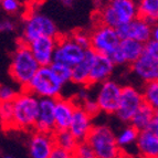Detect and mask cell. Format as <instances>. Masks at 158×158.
<instances>
[{
  "label": "cell",
  "instance_id": "cell-17",
  "mask_svg": "<svg viewBox=\"0 0 158 158\" xmlns=\"http://www.w3.org/2000/svg\"><path fill=\"white\" fill-rule=\"evenodd\" d=\"M53 134L34 132L29 142V153L31 158H49L54 147Z\"/></svg>",
  "mask_w": 158,
  "mask_h": 158
},
{
  "label": "cell",
  "instance_id": "cell-36",
  "mask_svg": "<svg viewBox=\"0 0 158 158\" xmlns=\"http://www.w3.org/2000/svg\"><path fill=\"white\" fill-rule=\"evenodd\" d=\"M15 30V23L8 19L0 20V32H10Z\"/></svg>",
  "mask_w": 158,
  "mask_h": 158
},
{
  "label": "cell",
  "instance_id": "cell-20",
  "mask_svg": "<svg viewBox=\"0 0 158 158\" xmlns=\"http://www.w3.org/2000/svg\"><path fill=\"white\" fill-rule=\"evenodd\" d=\"M96 53L92 49L85 50L84 58L80 61L79 63L72 68V75L71 82L79 85H86L89 84V75H90V70L92 66L93 60L95 58Z\"/></svg>",
  "mask_w": 158,
  "mask_h": 158
},
{
  "label": "cell",
  "instance_id": "cell-16",
  "mask_svg": "<svg viewBox=\"0 0 158 158\" xmlns=\"http://www.w3.org/2000/svg\"><path fill=\"white\" fill-rule=\"evenodd\" d=\"M92 127V117L81 106H77L73 112L68 131L75 137L77 142H84Z\"/></svg>",
  "mask_w": 158,
  "mask_h": 158
},
{
  "label": "cell",
  "instance_id": "cell-19",
  "mask_svg": "<svg viewBox=\"0 0 158 158\" xmlns=\"http://www.w3.org/2000/svg\"><path fill=\"white\" fill-rule=\"evenodd\" d=\"M135 144L143 158H158V134L147 129L139 131Z\"/></svg>",
  "mask_w": 158,
  "mask_h": 158
},
{
  "label": "cell",
  "instance_id": "cell-41",
  "mask_svg": "<svg viewBox=\"0 0 158 158\" xmlns=\"http://www.w3.org/2000/svg\"><path fill=\"white\" fill-rule=\"evenodd\" d=\"M2 158H15V157H13V156H11V155H5Z\"/></svg>",
  "mask_w": 158,
  "mask_h": 158
},
{
  "label": "cell",
  "instance_id": "cell-2",
  "mask_svg": "<svg viewBox=\"0 0 158 158\" xmlns=\"http://www.w3.org/2000/svg\"><path fill=\"white\" fill-rule=\"evenodd\" d=\"M85 142L98 158H122L124 156L116 143L114 132L106 125L93 126Z\"/></svg>",
  "mask_w": 158,
  "mask_h": 158
},
{
  "label": "cell",
  "instance_id": "cell-7",
  "mask_svg": "<svg viewBox=\"0 0 158 158\" xmlns=\"http://www.w3.org/2000/svg\"><path fill=\"white\" fill-rule=\"evenodd\" d=\"M119 42L116 30L104 24L100 23L90 33V49L98 54L110 56L118 48Z\"/></svg>",
  "mask_w": 158,
  "mask_h": 158
},
{
  "label": "cell",
  "instance_id": "cell-13",
  "mask_svg": "<svg viewBox=\"0 0 158 158\" xmlns=\"http://www.w3.org/2000/svg\"><path fill=\"white\" fill-rule=\"evenodd\" d=\"M56 38L40 37L28 43L32 56L40 66L50 65L53 61V52L56 49Z\"/></svg>",
  "mask_w": 158,
  "mask_h": 158
},
{
  "label": "cell",
  "instance_id": "cell-3",
  "mask_svg": "<svg viewBox=\"0 0 158 158\" xmlns=\"http://www.w3.org/2000/svg\"><path fill=\"white\" fill-rule=\"evenodd\" d=\"M138 17L137 0H111L98 12L101 24L117 28Z\"/></svg>",
  "mask_w": 158,
  "mask_h": 158
},
{
  "label": "cell",
  "instance_id": "cell-38",
  "mask_svg": "<svg viewBox=\"0 0 158 158\" xmlns=\"http://www.w3.org/2000/svg\"><path fill=\"white\" fill-rule=\"evenodd\" d=\"M152 39L158 41V27L157 24H154L153 30H152Z\"/></svg>",
  "mask_w": 158,
  "mask_h": 158
},
{
  "label": "cell",
  "instance_id": "cell-18",
  "mask_svg": "<svg viewBox=\"0 0 158 158\" xmlns=\"http://www.w3.org/2000/svg\"><path fill=\"white\" fill-rule=\"evenodd\" d=\"M75 107H77V104L73 100H66L62 98H56V105H54V128L56 131L54 132L69 129Z\"/></svg>",
  "mask_w": 158,
  "mask_h": 158
},
{
  "label": "cell",
  "instance_id": "cell-29",
  "mask_svg": "<svg viewBox=\"0 0 158 158\" xmlns=\"http://www.w3.org/2000/svg\"><path fill=\"white\" fill-rule=\"evenodd\" d=\"M74 158H98L95 156L94 152L86 142H79L77 147L73 150Z\"/></svg>",
  "mask_w": 158,
  "mask_h": 158
},
{
  "label": "cell",
  "instance_id": "cell-4",
  "mask_svg": "<svg viewBox=\"0 0 158 158\" xmlns=\"http://www.w3.org/2000/svg\"><path fill=\"white\" fill-rule=\"evenodd\" d=\"M63 83L50 65L40 66L23 90L32 93L37 98H60Z\"/></svg>",
  "mask_w": 158,
  "mask_h": 158
},
{
  "label": "cell",
  "instance_id": "cell-42",
  "mask_svg": "<svg viewBox=\"0 0 158 158\" xmlns=\"http://www.w3.org/2000/svg\"><path fill=\"white\" fill-rule=\"evenodd\" d=\"M123 157H124V156H123ZM123 157H122V158H123Z\"/></svg>",
  "mask_w": 158,
  "mask_h": 158
},
{
  "label": "cell",
  "instance_id": "cell-39",
  "mask_svg": "<svg viewBox=\"0 0 158 158\" xmlns=\"http://www.w3.org/2000/svg\"><path fill=\"white\" fill-rule=\"evenodd\" d=\"M73 2H74V0H62V3H63L65 7H72Z\"/></svg>",
  "mask_w": 158,
  "mask_h": 158
},
{
  "label": "cell",
  "instance_id": "cell-15",
  "mask_svg": "<svg viewBox=\"0 0 158 158\" xmlns=\"http://www.w3.org/2000/svg\"><path fill=\"white\" fill-rule=\"evenodd\" d=\"M114 68H115V64L113 63L110 56L96 53L90 70L87 86L100 84L102 82L108 80L113 73Z\"/></svg>",
  "mask_w": 158,
  "mask_h": 158
},
{
  "label": "cell",
  "instance_id": "cell-32",
  "mask_svg": "<svg viewBox=\"0 0 158 158\" xmlns=\"http://www.w3.org/2000/svg\"><path fill=\"white\" fill-rule=\"evenodd\" d=\"M1 8L8 13H15L20 8L19 0H0Z\"/></svg>",
  "mask_w": 158,
  "mask_h": 158
},
{
  "label": "cell",
  "instance_id": "cell-25",
  "mask_svg": "<svg viewBox=\"0 0 158 158\" xmlns=\"http://www.w3.org/2000/svg\"><path fill=\"white\" fill-rule=\"evenodd\" d=\"M137 136H138V131L132 125H129V126L125 127L124 129H122L119 134L116 136V143L122 149V148L128 147V146L135 144Z\"/></svg>",
  "mask_w": 158,
  "mask_h": 158
},
{
  "label": "cell",
  "instance_id": "cell-24",
  "mask_svg": "<svg viewBox=\"0 0 158 158\" xmlns=\"http://www.w3.org/2000/svg\"><path fill=\"white\" fill-rule=\"evenodd\" d=\"M53 139H54V145L65 150H69V152H73L77 147V143H79L68 129L54 132L53 133Z\"/></svg>",
  "mask_w": 158,
  "mask_h": 158
},
{
  "label": "cell",
  "instance_id": "cell-37",
  "mask_svg": "<svg viewBox=\"0 0 158 158\" xmlns=\"http://www.w3.org/2000/svg\"><path fill=\"white\" fill-rule=\"evenodd\" d=\"M146 129L149 131V132H152V133L158 134V115H156L155 117L152 119V122L148 124V126L146 127Z\"/></svg>",
  "mask_w": 158,
  "mask_h": 158
},
{
  "label": "cell",
  "instance_id": "cell-33",
  "mask_svg": "<svg viewBox=\"0 0 158 158\" xmlns=\"http://www.w3.org/2000/svg\"><path fill=\"white\" fill-rule=\"evenodd\" d=\"M77 106H81L85 112H86L91 117L93 116H96L98 113H100V108H98V104L95 101H91V100H86L83 102L82 105H77Z\"/></svg>",
  "mask_w": 158,
  "mask_h": 158
},
{
  "label": "cell",
  "instance_id": "cell-35",
  "mask_svg": "<svg viewBox=\"0 0 158 158\" xmlns=\"http://www.w3.org/2000/svg\"><path fill=\"white\" fill-rule=\"evenodd\" d=\"M144 52L148 53L153 56H158V41L150 39L144 43Z\"/></svg>",
  "mask_w": 158,
  "mask_h": 158
},
{
  "label": "cell",
  "instance_id": "cell-9",
  "mask_svg": "<svg viewBox=\"0 0 158 158\" xmlns=\"http://www.w3.org/2000/svg\"><path fill=\"white\" fill-rule=\"evenodd\" d=\"M154 24L156 23H153L140 17H137L132 21L118 26L117 28H115V30L121 40L133 39L144 44L148 40L152 39V30H153Z\"/></svg>",
  "mask_w": 158,
  "mask_h": 158
},
{
  "label": "cell",
  "instance_id": "cell-23",
  "mask_svg": "<svg viewBox=\"0 0 158 158\" xmlns=\"http://www.w3.org/2000/svg\"><path fill=\"white\" fill-rule=\"evenodd\" d=\"M138 17L156 23L158 19V0H138Z\"/></svg>",
  "mask_w": 158,
  "mask_h": 158
},
{
  "label": "cell",
  "instance_id": "cell-14",
  "mask_svg": "<svg viewBox=\"0 0 158 158\" xmlns=\"http://www.w3.org/2000/svg\"><path fill=\"white\" fill-rule=\"evenodd\" d=\"M131 65L132 71L145 83L158 81V56H153L143 52L142 56Z\"/></svg>",
  "mask_w": 158,
  "mask_h": 158
},
{
  "label": "cell",
  "instance_id": "cell-5",
  "mask_svg": "<svg viewBox=\"0 0 158 158\" xmlns=\"http://www.w3.org/2000/svg\"><path fill=\"white\" fill-rule=\"evenodd\" d=\"M39 68V63L32 56L28 44L20 41L11 60L10 74L12 79L24 89Z\"/></svg>",
  "mask_w": 158,
  "mask_h": 158
},
{
  "label": "cell",
  "instance_id": "cell-21",
  "mask_svg": "<svg viewBox=\"0 0 158 158\" xmlns=\"http://www.w3.org/2000/svg\"><path fill=\"white\" fill-rule=\"evenodd\" d=\"M118 50L124 59L125 64H132L144 52V44L133 39H123L119 42Z\"/></svg>",
  "mask_w": 158,
  "mask_h": 158
},
{
  "label": "cell",
  "instance_id": "cell-6",
  "mask_svg": "<svg viewBox=\"0 0 158 158\" xmlns=\"http://www.w3.org/2000/svg\"><path fill=\"white\" fill-rule=\"evenodd\" d=\"M40 37H58V28L51 18L43 13L33 12L27 17L21 41L30 43Z\"/></svg>",
  "mask_w": 158,
  "mask_h": 158
},
{
  "label": "cell",
  "instance_id": "cell-12",
  "mask_svg": "<svg viewBox=\"0 0 158 158\" xmlns=\"http://www.w3.org/2000/svg\"><path fill=\"white\" fill-rule=\"evenodd\" d=\"M54 105H56V98H39L38 118L33 127L35 132L51 133V134L54 133L56 131L54 128Z\"/></svg>",
  "mask_w": 158,
  "mask_h": 158
},
{
  "label": "cell",
  "instance_id": "cell-30",
  "mask_svg": "<svg viewBox=\"0 0 158 158\" xmlns=\"http://www.w3.org/2000/svg\"><path fill=\"white\" fill-rule=\"evenodd\" d=\"M71 38L73 39L74 42L79 44L81 48H83L84 50L90 49V34L89 33L80 30V31L74 32L71 35Z\"/></svg>",
  "mask_w": 158,
  "mask_h": 158
},
{
  "label": "cell",
  "instance_id": "cell-26",
  "mask_svg": "<svg viewBox=\"0 0 158 158\" xmlns=\"http://www.w3.org/2000/svg\"><path fill=\"white\" fill-rule=\"evenodd\" d=\"M144 103L153 108H158V81L147 82L142 93Z\"/></svg>",
  "mask_w": 158,
  "mask_h": 158
},
{
  "label": "cell",
  "instance_id": "cell-34",
  "mask_svg": "<svg viewBox=\"0 0 158 158\" xmlns=\"http://www.w3.org/2000/svg\"><path fill=\"white\" fill-rule=\"evenodd\" d=\"M49 158H74L73 152H69L63 148H60L58 146H54L51 152Z\"/></svg>",
  "mask_w": 158,
  "mask_h": 158
},
{
  "label": "cell",
  "instance_id": "cell-22",
  "mask_svg": "<svg viewBox=\"0 0 158 158\" xmlns=\"http://www.w3.org/2000/svg\"><path fill=\"white\" fill-rule=\"evenodd\" d=\"M156 115H158L157 110L153 108L152 106L146 104V103H143L140 107L134 114L132 119L129 121V123H131V125L133 127H135L139 132V131H143V129H146V127L148 126V124L152 122V119Z\"/></svg>",
  "mask_w": 158,
  "mask_h": 158
},
{
  "label": "cell",
  "instance_id": "cell-11",
  "mask_svg": "<svg viewBox=\"0 0 158 158\" xmlns=\"http://www.w3.org/2000/svg\"><path fill=\"white\" fill-rule=\"evenodd\" d=\"M143 103H144V100H143L142 92H139L137 89L131 85L122 87L118 107L115 114L122 122L127 123L132 119L134 114L136 113Z\"/></svg>",
  "mask_w": 158,
  "mask_h": 158
},
{
  "label": "cell",
  "instance_id": "cell-31",
  "mask_svg": "<svg viewBox=\"0 0 158 158\" xmlns=\"http://www.w3.org/2000/svg\"><path fill=\"white\" fill-rule=\"evenodd\" d=\"M18 93L10 85H0V103L11 102Z\"/></svg>",
  "mask_w": 158,
  "mask_h": 158
},
{
  "label": "cell",
  "instance_id": "cell-40",
  "mask_svg": "<svg viewBox=\"0 0 158 158\" xmlns=\"http://www.w3.org/2000/svg\"><path fill=\"white\" fill-rule=\"evenodd\" d=\"M27 2H29V3H31V2H38L39 0H26Z\"/></svg>",
  "mask_w": 158,
  "mask_h": 158
},
{
  "label": "cell",
  "instance_id": "cell-27",
  "mask_svg": "<svg viewBox=\"0 0 158 158\" xmlns=\"http://www.w3.org/2000/svg\"><path fill=\"white\" fill-rule=\"evenodd\" d=\"M54 73L58 75L59 79L62 81L63 84H66L68 82H71V75H72V68L65 64L59 63V62H52L50 64Z\"/></svg>",
  "mask_w": 158,
  "mask_h": 158
},
{
  "label": "cell",
  "instance_id": "cell-10",
  "mask_svg": "<svg viewBox=\"0 0 158 158\" xmlns=\"http://www.w3.org/2000/svg\"><path fill=\"white\" fill-rule=\"evenodd\" d=\"M100 84L95 101L100 108V112H104L106 114H115L118 107L122 86L117 82L112 80H106Z\"/></svg>",
  "mask_w": 158,
  "mask_h": 158
},
{
  "label": "cell",
  "instance_id": "cell-28",
  "mask_svg": "<svg viewBox=\"0 0 158 158\" xmlns=\"http://www.w3.org/2000/svg\"><path fill=\"white\" fill-rule=\"evenodd\" d=\"M0 122L7 128H12V101L0 103Z\"/></svg>",
  "mask_w": 158,
  "mask_h": 158
},
{
  "label": "cell",
  "instance_id": "cell-8",
  "mask_svg": "<svg viewBox=\"0 0 158 158\" xmlns=\"http://www.w3.org/2000/svg\"><path fill=\"white\" fill-rule=\"evenodd\" d=\"M84 49L74 42L71 37H56L52 62H59L73 68L84 58Z\"/></svg>",
  "mask_w": 158,
  "mask_h": 158
},
{
  "label": "cell",
  "instance_id": "cell-1",
  "mask_svg": "<svg viewBox=\"0 0 158 158\" xmlns=\"http://www.w3.org/2000/svg\"><path fill=\"white\" fill-rule=\"evenodd\" d=\"M39 98L32 93L22 90L12 100V128L33 129L38 118Z\"/></svg>",
  "mask_w": 158,
  "mask_h": 158
}]
</instances>
